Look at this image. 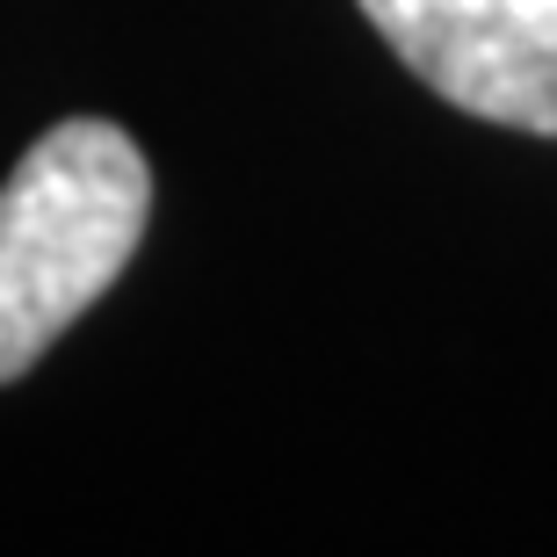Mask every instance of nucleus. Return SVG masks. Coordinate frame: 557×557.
Returning <instances> with one entry per match:
<instances>
[{
	"instance_id": "nucleus-1",
	"label": "nucleus",
	"mask_w": 557,
	"mask_h": 557,
	"mask_svg": "<svg viewBox=\"0 0 557 557\" xmlns=\"http://www.w3.org/2000/svg\"><path fill=\"white\" fill-rule=\"evenodd\" d=\"M145 210V152L102 116H65L15 160L0 182V384L37 370L131 269Z\"/></svg>"
},
{
	"instance_id": "nucleus-2",
	"label": "nucleus",
	"mask_w": 557,
	"mask_h": 557,
	"mask_svg": "<svg viewBox=\"0 0 557 557\" xmlns=\"http://www.w3.org/2000/svg\"><path fill=\"white\" fill-rule=\"evenodd\" d=\"M362 15L463 116L557 138V0H362Z\"/></svg>"
}]
</instances>
